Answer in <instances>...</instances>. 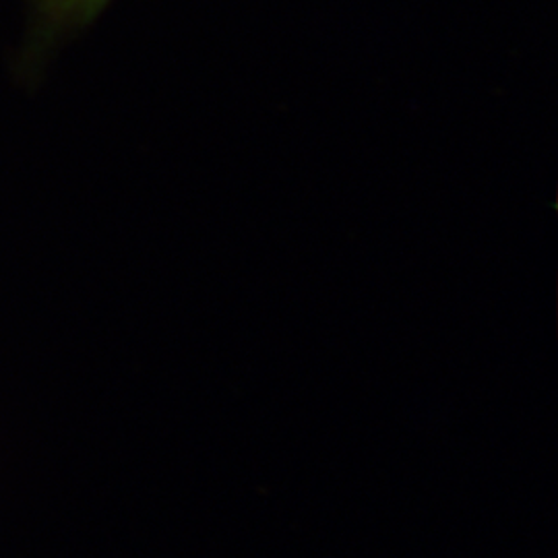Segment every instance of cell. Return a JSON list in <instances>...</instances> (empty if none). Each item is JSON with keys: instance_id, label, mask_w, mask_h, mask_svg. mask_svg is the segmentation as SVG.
Segmentation results:
<instances>
[{"instance_id": "cell-1", "label": "cell", "mask_w": 558, "mask_h": 558, "mask_svg": "<svg viewBox=\"0 0 558 558\" xmlns=\"http://www.w3.org/2000/svg\"><path fill=\"white\" fill-rule=\"evenodd\" d=\"M89 2H100V0H89Z\"/></svg>"}]
</instances>
